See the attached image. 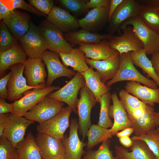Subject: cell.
<instances>
[{
	"label": "cell",
	"instance_id": "obj_1",
	"mask_svg": "<svg viewBox=\"0 0 159 159\" xmlns=\"http://www.w3.org/2000/svg\"><path fill=\"white\" fill-rule=\"evenodd\" d=\"M130 52L120 55V63L119 69L114 77L106 83L108 87L119 82L128 81L139 82L152 88H158L156 82L141 74L136 68L131 59Z\"/></svg>",
	"mask_w": 159,
	"mask_h": 159
},
{
	"label": "cell",
	"instance_id": "obj_2",
	"mask_svg": "<svg viewBox=\"0 0 159 159\" xmlns=\"http://www.w3.org/2000/svg\"><path fill=\"white\" fill-rule=\"evenodd\" d=\"M130 24L132 26L133 32L142 42L146 55L159 51V34L148 27L138 16L125 21L119 27L118 32L120 33V30Z\"/></svg>",
	"mask_w": 159,
	"mask_h": 159
},
{
	"label": "cell",
	"instance_id": "obj_3",
	"mask_svg": "<svg viewBox=\"0 0 159 159\" xmlns=\"http://www.w3.org/2000/svg\"><path fill=\"white\" fill-rule=\"evenodd\" d=\"M80 98L77 99L76 107L78 116L79 128L84 140L91 125V110L97 102L92 92L85 85L80 91Z\"/></svg>",
	"mask_w": 159,
	"mask_h": 159
},
{
	"label": "cell",
	"instance_id": "obj_4",
	"mask_svg": "<svg viewBox=\"0 0 159 159\" xmlns=\"http://www.w3.org/2000/svg\"><path fill=\"white\" fill-rule=\"evenodd\" d=\"M73 112L67 106L56 115L37 126L38 133L48 135L56 139L62 140L64 134L69 126V118Z\"/></svg>",
	"mask_w": 159,
	"mask_h": 159
},
{
	"label": "cell",
	"instance_id": "obj_5",
	"mask_svg": "<svg viewBox=\"0 0 159 159\" xmlns=\"http://www.w3.org/2000/svg\"><path fill=\"white\" fill-rule=\"evenodd\" d=\"M85 84V79L81 73L77 72L65 85L47 96L66 103L72 109L73 112L76 113L77 95Z\"/></svg>",
	"mask_w": 159,
	"mask_h": 159
},
{
	"label": "cell",
	"instance_id": "obj_6",
	"mask_svg": "<svg viewBox=\"0 0 159 159\" xmlns=\"http://www.w3.org/2000/svg\"><path fill=\"white\" fill-rule=\"evenodd\" d=\"M47 45V49L58 53L70 52L73 47L65 39L63 32L47 19L38 27Z\"/></svg>",
	"mask_w": 159,
	"mask_h": 159
},
{
	"label": "cell",
	"instance_id": "obj_7",
	"mask_svg": "<svg viewBox=\"0 0 159 159\" xmlns=\"http://www.w3.org/2000/svg\"><path fill=\"white\" fill-rule=\"evenodd\" d=\"M24 63H19L11 66L9 69L12 75L7 84V99L10 101H16L21 98L26 91L36 88H44L46 85H40L35 87H31L27 84L26 79L23 75L24 69Z\"/></svg>",
	"mask_w": 159,
	"mask_h": 159
},
{
	"label": "cell",
	"instance_id": "obj_8",
	"mask_svg": "<svg viewBox=\"0 0 159 159\" xmlns=\"http://www.w3.org/2000/svg\"><path fill=\"white\" fill-rule=\"evenodd\" d=\"M21 45L29 58H42L44 51L47 49L46 43L38 27L30 21L29 29L19 40Z\"/></svg>",
	"mask_w": 159,
	"mask_h": 159
},
{
	"label": "cell",
	"instance_id": "obj_9",
	"mask_svg": "<svg viewBox=\"0 0 159 159\" xmlns=\"http://www.w3.org/2000/svg\"><path fill=\"white\" fill-rule=\"evenodd\" d=\"M64 103L47 96L24 117L27 119L40 124L58 114L64 108Z\"/></svg>",
	"mask_w": 159,
	"mask_h": 159
},
{
	"label": "cell",
	"instance_id": "obj_10",
	"mask_svg": "<svg viewBox=\"0 0 159 159\" xmlns=\"http://www.w3.org/2000/svg\"><path fill=\"white\" fill-rule=\"evenodd\" d=\"M60 88L59 86H53L34 88L25 92L21 98L13 102L14 110L12 113L16 115L24 116L44 97Z\"/></svg>",
	"mask_w": 159,
	"mask_h": 159
},
{
	"label": "cell",
	"instance_id": "obj_11",
	"mask_svg": "<svg viewBox=\"0 0 159 159\" xmlns=\"http://www.w3.org/2000/svg\"><path fill=\"white\" fill-rule=\"evenodd\" d=\"M58 53L46 50L42 54V58L46 65L48 72L47 87L51 86L57 78L65 77L71 78L76 73L75 71L66 67L60 61Z\"/></svg>",
	"mask_w": 159,
	"mask_h": 159
},
{
	"label": "cell",
	"instance_id": "obj_12",
	"mask_svg": "<svg viewBox=\"0 0 159 159\" xmlns=\"http://www.w3.org/2000/svg\"><path fill=\"white\" fill-rule=\"evenodd\" d=\"M140 6L137 0H123L108 21L107 30L108 33L113 35L125 21L138 16Z\"/></svg>",
	"mask_w": 159,
	"mask_h": 159
},
{
	"label": "cell",
	"instance_id": "obj_13",
	"mask_svg": "<svg viewBox=\"0 0 159 159\" xmlns=\"http://www.w3.org/2000/svg\"><path fill=\"white\" fill-rule=\"evenodd\" d=\"M122 29V35L113 36L108 40L111 48L117 51L120 54L143 49L142 42L133 32L132 27L127 26Z\"/></svg>",
	"mask_w": 159,
	"mask_h": 159
},
{
	"label": "cell",
	"instance_id": "obj_14",
	"mask_svg": "<svg viewBox=\"0 0 159 159\" xmlns=\"http://www.w3.org/2000/svg\"><path fill=\"white\" fill-rule=\"evenodd\" d=\"M9 117L8 124L1 137L6 138L14 147L16 148L17 144L24 138L27 128L34 123V122L12 113L9 114Z\"/></svg>",
	"mask_w": 159,
	"mask_h": 159
},
{
	"label": "cell",
	"instance_id": "obj_15",
	"mask_svg": "<svg viewBox=\"0 0 159 159\" xmlns=\"http://www.w3.org/2000/svg\"><path fill=\"white\" fill-rule=\"evenodd\" d=\"M35 139L42 159H55L65 155L62 140L39 133L37 134Z\"/></svg>",
	"mask_w": 159,
	"mask_h": 159
},
{
	"label": "cell",
	"instance_id": "obj_16",
	"mask_svg": "<svg viewBox=\"0 0 159 159\" xmlns=\"http://www.w3.org/2000/svg\"><path fill=\"white\" fill-rule=\"evenodd\" d=\"M69 135L64 136L62 140L65 150L67 159H82L85 152L83 150L87 143L80 140L78 134V123L76 119L71 120Z\"/></svg>",
	"mask_w": 159,
	"mask_h": 159
},
{
	"label": "cell",
	"instance_id": "obj_17",
	"mask_svg": "<svg viewBox=\"0 0 159 159\" xmlns=\"http://www.w3.org/2000/svg\"><path fill=\"white\" fill-rule=\"evenodd\" d=\"M47 18L63 32L76 31L80 27L77 19L69 11L59 6H54Z\"/></svg>",
	"mask_w": 159,
	"mask_h": 159
},
{
	"label": "cell",
	"instance_id": "obj_18",
	"mask_svg": "<svg viewBox=\"0 0 159 159\" xmlns=\"http://www.w3.org/2000/svg\"><path fill=\"white\" fill-rule=\"evenodd\" d=\"M87 64L96 69L101 75V80L104 83L112 79L120 67V55L117 51L113 55L104 60H94L85 58Z\"/></svg>",
	"mask_w": 159,
	"mask_h": 159
},
{
	"label": "cell",
	"instance_id": "obj_19",
	"mask_svg": "<svg viewBox=\"0 0 159 159\" xmlns=\"http://www.w3.org/2000/svg\"><path fill=\"white\" fill-rule=\"evenodd\" d=\"M42 58L32 59L29 58L24 63V72L28 85L37 87L40 85H46L45 79L47 74L45 64Z\"/></svg>",
	"mask_w": 159,
	"mask_h": 159
},
{
	"label": "cell",
	"instance_id": "obj_20",
	"mask_svg": "<svg viewBox=\"0 0 159 159\" xmlns=\"http://www.w3.org/2000/svg\"><path fill=\"white\" fill-rule=\"evenodd\" d=\"M109 7L92 9L84 18L77 19L80 27L90 32L98 31L108 22Z\"/></svg>",
	"mask_w": 159,
	"mask_h": 159
},
{
	"label": "cell",
	"instance_id": "obj_21",
	"mask_svg": "<svg viewBox=\"0 0 159 159\" xmlns=\"http://www.w3.org/2000/svg\"><path fill=\"white\" fill-rule=\"evenodd\" d=\"M112 105L110 106V115L114 118V122L110 130L112 136L119 131L131 127L127 112L115 92L111 94Z\"/></svg>",
	"mask_w": 159,
	"mask_h": 159
},
{
	"label": "cell",
	"instance_id": "obj_22",
	"mask_svg": "<svg viewBox=\"0 0 159 159\" xmlns=\"http://www.w3.org/2000/svg\"><path fill=\"white\" fill-rule=\"evenodd\" d=\"M2 20L17 40L21 39L27 32L30 21L29 15L16 10L12 11Z\"/></svg>",
	"mask_w": 159,
	"mask_h": 159
},
{
	"label": "cell",
	"instance_id": "obj_23",
	"mask_svg": "<svg viewBox=\"0 0 159 159\" xmlns=\"http://www.w3.org/2000/svg\"><path fill=\"white\" fill-rule=\"evenodd\" d=\"M130 147L131 152L124 146H116L115 152L116 156L123 159H157L156 156L143 141L133 140Z\"/></svg>",
	"mask_w": 159,
	"mask_h": 159
},
{
	"label": "cell",
	"instance_id": "obj_24",
	"mask_svg": "<svg viewBox=\"0 0 159 159\" xmlns=\"http://www.w3.org/2000/svg\"><path fill=\"white\" fill-rule=\"evenodd\" d=\"M141 3L138 16L148 27L159 34V0H142Z\"/></svg>",
	"mask_w": 159,
	"mask_h": 159
},
{
	"label": "cell",
	"instance_id": "obj_25",
	"mask_svg": "<svg viewBox=\"0 0 159 159\" xmlns=\"http://www.w3.org/2000/svg\"><path fill=\"white\" fill-rule=\"evenodd\" d=\"M125 90L132 94L145 104L153 106L155 103L159 104V88L153 89L140 83L128 81L125 86Z\"/></svg>",
	"mask_w": 159,
	"mask_h": 159
},
{
	"label": "cell",
	"instance_id": "obj_26",
	"mask_svg": "<svg viewBox=\"0 0 159 159\" xmlns=\"http://www.w3.org/2000/svg\"><path fill=\"white\" fill-rule=\"evenodd\" d=\"M79 48L85 53L86 58L94 60H102L113 55L116 52L110 46L108 40L104 39L94 44H79Z\"/></svg>",
	"mask_w": 159,
	"mask_h": 159
},
{
	"label": "cell",
	"instance_id": "obj_27",
	"mask_svg": "<svg viewBox=\"0 0 159 159\" xmlns=\"http://www.w3.org/2000/svg\"><path fill=\"white\" fill-rule=\"evenodd\" d=\"M64 36L66 40L72 46L80 44L97 43L104 39H109L112 36L109 33L101 34L81 29L65 33Z\"/></svg>",
	"mask_w": 159,
	"mask_h": 159
},
{
	"label": "cell",
	"instance_id": "obj_28",
	"mask_svg": "<svg viewBox=\"0 0 159 159\" xmlns=\"http://www.w3.org/2000/svg\"><path fill=\"white\" fill-rule=\"evenodd\" d=\"M28 56L18 43L9 49L0 52V74L1 75L11 66L24 63Z\"/></svg>",
	"mask_w": 159,
	"mask_h": 159
},
{
	"label": "cell",
	"instance_id": "obj_29",
	"mask_svg": "<svg viewBox=\"0 0 159 159\" xmlns=\"http://www.w3.org/2000/svg\"><path fill=\"white\" fill-rule=\"evenodd\" d=\"M81 74L85 79V85L93 93L97 102L100 103L101 97L109 91L110 87L102 82L100 73L94 71L91 67Z\"/></svg>",
	"mask_w": 159,
	"mask_h": 159
},
{
	"label": "cell",
	"instance_id": "obj_30",
	"mask_svg": "<svg viewBox=\"0 0 159 159\" xmlns=\"http://www.w3.org/2000/svg\"><path fill=\"white\" fill-rule=\"evenodd\" d=\"M154 112L153 106L147 105L146 111L140 116L135 118L127 115L135 135H144L156 127L153 116Z\"/></svg>",
	"mask_w": 159,
	"mask_h": 159
},
{
	"label": "cell",
	"instance_id": "obj_31",
	"mask_svg": "<svg viewBox=\"0 0 159 159\" xmlns=\"http://www.w3.org/2000/svg\"><path fill=\"white\" fill-rule=\"evenodd\" d=\"M63 64L66 67L70 66L73 70L82 73L89 67L85 60V54L79 48H73L67 53H59Z\"/></svg>",
	"mask_w": 159,
	"mask_h": 159
},
{
	"label": "cell",
	"instance_id": "obj_32",
	"mask_svg": "<svg viewBox=\"0 0 159 159\" xmlns=\"http://www.w3.org/2000/svg\"><path fill=\"white\" fill-rule=\"evenodd\" d=\"M16 148L18 159H42L35 138L30 132Z\"/></svg>",
	"mask_w": 159,
	"mask_h": 159
},
{
	"label": "cell",
	"instance_id": "obj_33",
	"mask_svg": "<svg viewBox=\"0 0 159 159\" xmlns=\"http://www.w3.org/2000/svg\"><path fill=\"white\" fill-rule=\"evenodd\" d=\"M130 54L134 64L141 68L159 87V78L155 73L150 60L147 57L145 50L143 49L138 51L130 52Z\"/></svg>",
	"mask_w": 159,
	"mask_h": 159
},
{
	"label": "cell",
	"instance_id": "obj_34",
	"mask_svg": "<svg viewBox=\"0 0 159 159\" xmlns=\"http://www.w3.org/2000/svg\"><path fill=\"white\" fill-rule=\"evenodd\" d=\"M112 136L110 129L102 127L97 124L91 125L87 134L88 139L87 149L91 150L100 143L111 138Z\"/></svg>",
	"mask_w": 159,
	"mask_h": 159
},
{
	"label": "cell",
	"instance_id": "obj_35",
	"mask_svg": "<svg viewBox=\"0 0 159 159\" xmlns=\"http://www.w3.org/2000/svg\"><path fill=\"white\" fill-rule=\"evenodd\" d=\"M111 94L109 91L102 95L100 99V105L99 120L97 125L107 128L112 127L113 123L110 115Z\"/></svg>",
	"mask_w": 159,
	"mask_h": 159
},
{
	"label": "cell",
	"instance_id": "obj_36",
	"mask_svg": "<svg viewBox=\"0 0 159 159\" xmlns=\"http://www.w3.org/2000/svg\"><path fill=\"white\" fill-rule=\"evenodd\" d=\"M131 138L132 140H140L144 141L157 159H159V127H155L143 135L133 136Z\"/></svg>",
	"mask_w": 159,
	"mask_h": 159
},
{
	"label": "cell",
	"instance_id": "obj_37",
	"mask_svg": "<svg viewBox=\"0 0 159 159\" xmlns=\"http://www.w3.org/2000/svg\"><path fill=\"white\" fill-rule=\"evenodd\" d=\"M110 138L104 140L96 150H89L85 153L82 159H115L110 150Z\"/></svg>",
	"mask_w": 159,
	"mask_h": 159
},
{
	"label": "cell",
	"instance_id": "obj_38",
	"mask_svg": "<svg viewBox=\"0 0 159 159\" xmlns=\"http://www.w3.org/2000/svg\"><path fill=\"white\" fill-rule=\"evenodd\" d=\"M120 100L122 103L127 113L132 111L141 108H145V104L135 96L131 95L125 89L121 90L119 92Z\"/></svg>",
	"mask_w": 159,
	"mask_h": 159
},
{
	"label": "cell",
	"instance_id": "obj_39",
	"mask_svg": "<svg viewBox=\"0 0 159 159\" xmlns=\"http://www.w3.org/2000/svg\"><path fill=\"white\" fill-rule=\"evenodd\" d=\"M84 0H59L57 1L63 7L76 16L82 15L89 12L88 1Z\"/></svg>",
	"mask_w": 159,
	"mask_h": 159
},
{
	"label": "cell",
	"instance_id": "obj_40",
	"mask_svg": "<svg viewBox=\"0 0 159 159\" xmlns=\"http://www.w3.org/2000/svg\"><path fill=\"white\" fill-rule=\"evenodd\" d=\"M17 40L11 34L1 20L0 23V52L5 51L18 43Z\"/></svg>",
	"mask_w": 159,
	"mask_h": 159
},
{
	"label": "cell",
	"instance_id": "obj_41",
	"mask_svg": "<svg viewBox=\"0 0 159 159\" xmlns=\"http://www.w3.org/2000/svg\"><path fill=\"white\" fill-rule=\"evenodd\" d=\"M0 159H18L16 148L4 137L0 138Z\"/></svg>",
	"mask_w": 159,
	"mask_h": 159
},
{
	"label": "cell",
	"instance_id": "obj_42",
	"mask_svg": "<svg viewBox=\"0 0 159 159\" xmlns=\"http://www.w3.org/2000/svg\"><path fill=\"white\" fill-rule=\"evenodd\" d=\"M3 0L12 11L17 9H20L27 11L39 16L47 17V16L39 11L30 4H27L24 0Z\"/></svg>",
	"mask_w": 159,
	"mask_h": 159
},
{
	"label": "cell",
	"instance_id": "obj_43",
	"mask_svg": "<svg viewBox=\"0 0 159 159\" xmlns=\"http://www.w3.org/2000/svg\"><path fill=\"white\" fill-rule=\"evenodd\" d=\"M29 4L39 11L47 16L54 6L52 0H29Z\"/></svg>",
	"mask_w": 159,
	"mask_h": 159
},
{
	"label": "cell",
	"instance_id": "obj_44",
	"mask_svg": "<svg viewBox=\"0 0 159 159\" xmlns=\"http://www.w3.org/2000/svg\"><path fill=\"white\" fill-rule=\"evenodd\" d=\"M12 74L11 71H10L9 72L0 80V98L7 99L8 91L7 86Z\"/></svg>",
	"mask_w": 159,
	"mask_h": 159
},
{
	"label": "cell",
	"instance_id": "obj_45",
	"mask_svg": "<svg viewBox=\"0 0 159 159\" xmlns=\"http://www.w3.org/2000/svg\"><path fill=\"white\" fill-rule=\"evenodd\" d=\"M110 0H90L87 3L89 8L110 6Z\"/></svg>",
	"mask_w": 159,
	"mask_h": 159
},
{
	"label": "cell",
	"instance_id": "obj_46",
	"mask_svg": "<svg viewBox=\"0 0 159 159\" xmlns=\"http://www.w3.org/2000/svg\"><path fill=\"white\" fill-rule=\"evenodd\" d=\"M14 110V103H8L5 99L0 98V114H6L13 112Z\"/></svg>",
	"mask_w": 159,
	"mask_h": 159
},
{
	"label": "cell",
	"instance_id": "obj_47",
	"mask_svg": "<svg viewBox=\"0 0 159 159\" xmlns=\"http://www.w3.org/2000/svg\"><path fill=\"white\" fill-rule=\"evenodd\" d=\"M150 60L155 73L159 78V51L152 54Z\"/></svg>",
	"mask_w": 159,
	"mask_h": 159
},
{
	"label": "cell",
	"instance_id": "obj_48",
	"mask_svg": "<svg viewBox=\"0 0 159 159\" xmlns=\"http://www.w3.org/2000/svg\"><path fill=\"white\" fill-rule=\"evenodd\" d=\"M9 113L0 114V137L3 135L4 131L8 124Z\"/></svg>",
	"mask_w": 159,
	"mask_h": 159
},
{
	"label": "cell",
	"instance_id": "obj_49",
	"mask_svg": "<svg viewBox=\"0 0 159 159\" xmlns=\"http://www.w3.org/2000/svg\"><path fill=\"white\" fill-rule=\"evenodd\" d=\"M12 11L3 0H0V19L3 20Z\"/></svg>",
	"mask_w": 159,
	"mask_h": 159
},
{
	"label": "cell",
	"instance_id": "obj_50",
	"mask_svg": "<svg viewBox=\"0 0 159 159\" xmlns=\"http://www.w3.org/2000/svg\"><path fill=\"white\" fill-rule=\"evenodd\" d=\"M123 0H110L109 7L108 21L110 20L112 14L118 6Z\"/></svg>",
	"mask_w": 159,
	"mask_h": 159
},
{
	"label": "cell",
	"instance_id": "obj_51",
	"mask_svg": "<svg viewBox=\"0 0 159 159\" xmlns=\"http://www.w3.org/2000/svg\"><path fill=\"white\" fill-rule=\"evenodd\" d=\"M134 132L133 128L131 127L126 128L121 131L117 132L116 135L118 138L123 137H130Z\"/></svg>",
	"mask_w": 159,
	"mask_h": 159
},
{
	"label": "cell",
	"instance_id": "obj_52",
	"mask_svg": "<svg viewBox=\"0 0 159 159\" xmlns=\"http://www.w3.org/2000/svg\"><path fill=\"white\" fill-rule=\"evenodd\" d=\"M119 139L122 145L126 148L131 147L133 144V140L130 137H121L119 138Z\"/></svg>",
	"mask_w": 159,
	"mask_h": 159
},
{
	"label": "cell",
	"instance_id": "obj_53",
	"mask_svg": "<svg viewBox=\"0 0 159 159\" xmlns=\"http://www.w3.org/2000/svg\"><path fill=\"white\" fill-rule=\"evenodd\" d=\"M155 125L156 127H159V112H154L153 113Z\"/></svg>",
	"mask_w": 159,
	"mask_h": 159
},
{
	"label": "cell",
	"instance_id": "obj_54",
	"mask_svg": "<svg viewBox=\"0 0 159 159\" xmlns=\"http://www.w3.org/2000/svg\"><path fill=\"white\" fill-rule=\"evenodd\" d=\"M55 159H67L65 155H63Z\"/></svg>",
	"mask_w": 159,
	"mask_h": 159
},
{
	"label": "cell",
	"instance_id": "obj_55",
	"mask_svg": "<svg viewBox=\"0 0 159 159\" xmlns=\"http://www.w3.org/2000/svg\"><path fill=\"white\" fill-rule=\"evenodd\" d=\"M114 159H123L122 158L116 155V156L114 157Z\"/></svg>",
	"mask_w": 159,
	"mask_h": 159
},
{
	"label": "cell",
	"instance_id": "obj_56",
	"mask_svg": "<svg viewBox=\"0 0 159 159\" xmlns=\"http://www.w3.org/2000/svg\"><path fill=\"white\" fill-rule=\"evenodd\" d=\"M158 13H159V5Z\"/></svg>",
	"mask_w": 159,
	"mask_h": 159
}]
</instances>
